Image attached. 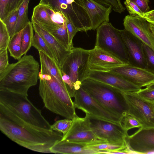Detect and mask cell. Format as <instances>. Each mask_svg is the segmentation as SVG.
Instances as JSON below:
<instances>
[{"label":"cell","instance_id":"42","mask_svg":"<svg viewBox=\"0 0 154 154\" xmlns=\"http://www.w3.org/2000/svg\"><path fill=\"white\" fill-rule=\"evenodd\" d=\"M134 2L143 13L149 11V0H131Z\"/></svg>","mask_w":154,"mask_h":154},{"label":"cell","instance_id":"25","mask_svg":"<svg viewBox=\"0 0 154 154\" xmlns=\"http://www.w3.org/2000/svg\"><path fill=\"white\" fill-rule=\"evenodd\" d=\"M25 0H0V20H4L12 13L19 9Z\"/></svg>","mask_w":154,"mask_h":154},{"label":"cell","instance_id":"3","mask_svg":"<svg viewBox=\"0 0 154 154\" xmlns=\"http://www.w3.org/2000/svg\"><path fill=\"white\" fill-rule=\"evenodd\" d=\"M39 93L45 107L51 112L72 120L75 108L66 85L51 75L39 71Z\"/></svg>","mask_w":154,"mask_h":154},{"label":"cell","instance_id":"7","mask_svg":"<svg viewBox=\"0 0 154 154\" xmlns=\"http://www.w3.org/2000/svg\"><path fill=\"white\" fill-rule=\"evenodd\" d=\"M94 47L103 50L125 63L129 64L127 48L120 30L110 23L102 24L96 29Z\"/></svg>","mask_w":154,"mask_h":154},{"label":"cell","instance_id":"43","mask_svg":"<svg viewBox=\"0 0 154 154\" xmlns=\"http://www.w3.org/2000/svg\"><path fill=\"white\" fill-rule=\"evenodd\" d=\"M150 23L154 25V10L144 13L142 17Z\"/></svg>","mask_w":154,"mask_h":154},{"label":"cell","instance_id":"9","mask_svg":"<svg viewBox=\"0 0 154 154\" xmlns=\"http://www.w3.org/2000/svg\"><path fill=\"white\" fill-rule=\"evenodd\" d=\"M93 132L99 139L106 142L127 145L128 132L120 123L112 122L86 114Z\"/></svg>","mask_w":154,"mask_h":154},{"label":"cell","instance_id":"36","mask_svg":"<svg viewBox=\"0 0 154 154\" xmlns=\"http://www.w3.org/2000/svg\"><path fill=\"white\" fill-rule=\"evenodd\" d=\"M124 4L130 15L142 17L144 13L134 2L131 0H125Z\"/></svg>","mask_w":154,"mask_h":154},{"label":"cell","instance_id":"10","mask_svg":"<svg viewBox=\"0 0 154 154\" xmlns=\"http://www.w3.org/2000/svg\"><path fill=\"white\" fill-rule=\"evenodd\" d=\"M73 97L75 108L82 110L86 114L112 122L120 123L121 119L101 105L81 87L76 90Z\"/></svg>","mask_w":154,"mask_h":154},{"label":"cell","instance_id":"29","mask_svg":"<svg viewBox=\"0 0 154 154\" xmlns=\"http://www.w3.org/2000/svg\"><path fill=\"white\" fill-rule=\"evenodd\" d=\"M67 50H70L66 22L57 29L49 33Z\"/></svg>","mask_w":154,"mask_h":154},{"label":"cell","instance_id":"23","mask_svg":"<svg viewBox=\"0 0 154 154\" xmlns=\"http://www.w3.org/2000/svg\"><path fill=\"white\" fill-rule=\"evenodd\" d=\"M42 73L48 74L61 84L66 85L62 79L61 70L57 62L41 51H38Z\"/></svg>","mask_w":154,"mask_h":154},{"label":"cell","instance_id":"46","mask_svg":"<svg viewBox=\"0 0 154 154\" xmlns=\"http://www.w3.org/2000/svg\"><path fill=\"white\" fill-rule=\"evenodd\" d=\"M117 1L120 7L123 10H125V7H124V6L122 4L120 0H117Z\"/></svg>","mask_w":154,"mask_h":154},{"label":"cell","instance_id":"35","mask_svg":"<svg viewBox=\"0 0 154 154\" xmlns=\"http://www.w3.org/2000/svg\"><path fill=\"white\" fill-rule=\"evenodd\" d=\"M143 47L147 69L154 73V51L143 43Z\"/></svg>","mask_w":154,"mask_h":154},{"label":"cell","instance_id":"16","mask_svg":"<svg viewBox=\"0 0 154 154\" xmlns=\"http://www.w3.org/2000/svg\"><path fill=\"white\" fill-rule=\"evenodd\" d=\"M89 71H109L116 67L128 64L109 53L95 47L89 50Z\"/></svg>","mask_w":154,"mask_h":154},{"label":"cell","instance_id":"38","mask_svg":"<svg viewBox=\"0 0 154 154\" xmlns=\"http://www.w3.org/2000/svg\"><path fill=\"white\" fill-rule=\"evenodd\" d=\"M66 24L68 34L69 49L71 50L74 47L72 43L73 37L79 31L70 21L66 19Z\"/></svg>","mask_w":154,"mask_h":154},{"label":"cell","instance_id":"33","mask_svg":"<svg viewBox=\"0 0 154 154\" xmlns=\"http://www.w3.org/2000/svg\"><path fill=\"white\" fill-rule=\"evenodd\" d=\"M11 37L6 25L0 20V50L8 48Z\"/></svg>","mask_w":154,"mask_h":154},{"label":"cell","instance_id":"37","mask_svg":"<svg viewBox=\"0 0 154 154\" xmlns=\"http://www.w3.org/2000/svg\"><path fill=\"white\" fill-rule=\"evenodd\" d=\"M141 97L147 101L154 104V89L142 88L135 91Z\"/></svg>","mask_w":154,"mask_h":154},{"label":"cell","instance_id":"22","mask_svg":"<svg viewBox=\"0 0 154 154\" xmlns=\"http://www.w3.org/2000/svg\"><path fill=\"white\" fill-rule=\"evenodd\" d=\"M31 22L36 23L47 31L54 29L63 24L54 23L47 11L45 5L39 4L33 8Z\"/></svg>","mask_w":154,"mask_h":154},{"label":"cell","instance_id":"30","mask_svg":"<svg viewBox=\"0 0 154 154\" xmlns=\"http://www.w3.org/2000/svg\"><path fill=\"white\" fill-rule=\"evenodd\" d=\"M35 32L32 46L38 51H42L51 58L55 60L51 51L45 41L38 33Z\"/></svg>","mask_w":154,"mask_h":154},{"label":"cell","instance_id":"2","mask_svg":"<svg viewBox=\"0 0 154 154\" xmlns=\"http://www.w3.org/2000/svg\"><path fill=\"white\" fill-rule=\"evenodd\" d=\"M39 64L31 55H24L0 72V90L28 96V92L38 79Z\"/></svg>","mask_w":154,"mask_h":154},{"label":"cell","instance_id":"8","mask_svg":"<svg viewBox=\"0 0 154 154\" xmlns=\"http://www.w3.org/2000/svg\"><path fill=\"white\" fill-rule=\"evenodd\" d=\"M89 56V50L73 47L61 68L69 76L75 91L81 87L82 82L86 78Z\"/></svg>","mask_w":154,"mask_h":154},{"label":"cell","instance_id":"6","mask_svg":"<svg viewBox=\"0 0 154 154\" xmlns=\"http://www.w3.org/2000/svg\"><path fill=\"white\" fill-rule=\"evenodd\" d=\"M39 4L48 5L61 13L79 31L86 32L92 29L89 17L79 0H40Z\"/></svg>","mask_w":154,"mask_h":154},{"label":"cell","instance_id":"11","mask_svg":"<svg viewBox=\"0 0 154 154\" xmlns=\"http://www.w3.org/2000/svg\"><path fill=\"white\" fill-rule=\"evenodd\" d=\"M123 93L129 107L128 114L140 122L141 128H154L153 104L141 97L135 92Z\"/></svg>","mask_w":154,"mask_h":154},{"label":"cell","instance_id":"15","mask_svg":"<svg viewBox=\"0 0 154 154\" xmlns=\"http://www.w3.org/2000/svg\"><path fill=\"white\" fill-rule=\"evenodd\" d=\"M119 75L141 88L154 82V73L143 68L126 64L110 71Z\"/></svg>","mask_w":154,"mask_h":154},{"label":"cell","instance_id":"32","mask_svg":"<svg viewBox=\"0 0 154 154\" xmlns=\"http://www.w3.org/2000/svg\"><path fill=\"white\" fill-rule=\"evenodd\" d=\"M72 122V120L66 118L58 120L51 125V129L53 131L62 133L64 135L69 130Z\"/></svg>","mask_w":154,"mask_h":154},{"label":"cell","instance_id":"41","mask_svg":"<svg viewBox=\"0 0 154 154\" xmlns=\"http://www.w3.org/2000/svg\"><path fill=\"white\" fill-rule=\"evenodd\" d=\"M8 48L0 50V72L5 69L9 65Z\"/></svg>","mask_w":154,"mask_h":154},{"label":"cell","instance_id":"5","mask_svg":"<svg viewBox=\"0 0 154 154\" xmlns=\"http://www.w3.org/2000/svg\"><path fill=\"white\" fill-rule=\"evenodd\" d=\"M0 104L32 125L52 130L51 125L42 115L41 110L34 105L27 96L0 90Z\"/></svg>","mask_w":154,"mask_h":154},{"label":"cell","instance_id":"28","mask_svg":"<svg viewBox=\"0 0 154 154\" xmlns=\"http://www.w3.org/2000/svg\"><path fill=\"white\" fill-rule=\"evenodd\" d=\"M30 1L25 0L19 10L14 34L22 30L30 22L28 16V7Z\"/></svg>","mask_w":154,"mask_h":154},{"label":"cell","instance_id":"19","mask_svg":"<svg viewBox=\"0 0 154 154\" xmlns=\"http://www.w3.org/2000/svg\"><path fill=\"white\" fill-rule=\"evenodd\" d=\"M85 8L90 19L92 29L95 30L101 25L109 22V17L112 9L93 0H79Z\"/></svg>","mask_w":154,"mask_h":154},{"label":"cell","instance_id":"47","mask_svg":"<svg viewBox=\"0 0 154 154\" xmlns=\"http://www.w3.org/2000/svg\"><path fill=\"white\" fill-rule=\"evenodd\" d=\"M153 110H154V104H153Z\"/></svg>","mask_w":154,"mask_h":154},{"label":"cell","instance_id":"39","mask_svg":"<svg viewBox=\"0 0 154 154\" xmlns=\"http://www.w3.org/2000/svg\"><path fill=\"white\" fill-rule=\"evenodd\" d=\"M105 6H111L115 11L121 13L125 10L119 6L117 0H93Z\"/></svg>","mask_w":154,"mask_h":154},{"label":"cell","instance_id":"4","mask_svg":"<svg viewBox=\"0 0 154 154\" xmlns=\"http://www.w3.org/2000/svg\"><path fill=\"white\" fill-rule=\"evenodd\" d=\"M81 87L101 105L122 120L128 114V104L123 92L119 90L88 78L82 82Z\"/></svg>","mask_w":154,"mask_h":154},{"label":"cell","instance_id":"17","mask_svg":"<svg viewBox=\"0 0 154 154\" xmlns=\"http://www.w3.org/2000/svg\"><path fill=\"white\" fill-rule=\"evenodd\" d=\"M87 78L108 85L123 92H135L141 88L122 76L110 71L89 70Z\"/></svg>","mask_w":154,"mask_h":154},{"label":"cell","instance_id":"27","mask_svg":"<svg viewBox=\"0 0 154 154\" xmlns=\"http://www.w3.org/2000/svg\"><path fill=\"white\" fill-rule=\"evenodd\" d=\"M33 28L32 22H29L23 29L21 38L22 55L26 54L32 46L34 37Z\"/></svg>","mask_w":154,"mask_h":154},{"label":"cell","instance_id":"1","mask_svg":"<svg viewBox=\"0 0 154 154\" xmlns=\"http://www.w3.org/2000/svg\"><path fill=\"white\" fill-rule=\"evenodd\" d=\"M0 130L10 140L30 150L51 153V149L61 140L60 132L32 125L0 104Z\"/></svg>","mask_w":154,"mask_h":154},{"label":"cell","instance_id":"13","mask_svg":"<svg viewBox=\"0 0 154 154\" xmlns=\"http://www.w3.org/2000/svg\"><path fill=\"white\" fill-rule=\"evenodd\" d=\"M129 153H154V128H140L127 139Z\"/></svg>","mask_w":154,"mask_h":154},{"label":"cell","instance_id":"14","mask_svg":"<svg viewBox=\"0 0 154 154\" xmlns=\"http://www.w3.org/2000/svg\"><path fill=\"white\" fill-rule=\"evenodd\" d=\"M150 24L138 16L127 15L123 20L125 29L154 51V38Z\"/></svg>","mask_w":154,"mask_h":154},{"label":"cell","instance_id":"12","mask_svg":"<svg viewBox=\"0 0 154 154\" xmlns=\"http://www.w3.org/2000/svg\"><path fill=\"white\" fill-rule=\"evenodd\" d=\"M72 121L69 129L61 140L87 145L105 142L96 137L85 117L81 118L77 115Z\"/></svg>","mask_w":154,"mask_h":154},{"label":"cell","instance_id":"34","mask_svg":"<svg viewBox=\"0 0 154 154\" xmlns=\"http://www.w3.org/2000/svg\"><path fill=\"white\" fill-rule=\"evenodd\" d=\"M18 9L15 11L3 21L6 25L11 38L15 33V27L18 18Z\"/></svg>","mask_w":154,"mask_h":154},{"label":"cell","instance_id":"18","mask_svg":"<svg viewBox=\"0 0 154 154\" xmlns=\"http://www.w3.org/2000/svg\"><path fill=\"white\" fill-rule=\"evenodd\" d=\"M120 31L127 48L129 64L147 69L143 43L125 29L120 30Z\"/></svg>","mask_w":154,"mask_h":154},{"label":"cell","instance_id":"20","mask_svg":"<svg viewBox=\"0 0 154 154\" xmlns=\"http://www.w3.org/2000/svg\"><path fill=\"white\" fill-rule=\"evenodd\" d=\"M33 29L42 37L51 51L60 68L69 54L70 50H67L56 38L36 23L32 22Z\"/></svg>","mask_w":154,"mask_h":154},{"label":"cell","instance_id":"44","mask_svg":"<svg viewBox=\"0 0 154 154\" xmlns=\"http://www.w3.org/2000/svg\"><path fill=\"white\" fill-rule=\"evenodd\" d=\"M146 88L148 89H154V82L146 87Z\"/></svg>","mask_w":154,"mask_h":154},{"label":"cell","instance_id":"45","mask_svg":"<svg viewBox=\"0 0 154 154\" xmlns=\"http://www.w3.org/2000/svg\"><path fill=\"white\" fill-rule=\"evenodd\" d=\"M150 26L151 30L152 31V35L154 38V25L152 24H150Z\"/></svg>","mask_w":154,"mask_h":154},{"label":"cell","instance_id":"48","mask_svg":"<svg viewBox=\"0 0 154 154\" xmlns=\"http://www.w3.org/2000/svg\"></svg>","mask_w":154,"mask_h":154},{"label":"cell","instance_id":"26","mask_svg":"<svg viewBox=\"0 0 154 154\" xmlns=\"http://www.w3.org/2000/svg\"><path fill=\"white\" fill-rule=\"evenodd\" d=\"M23 29L15 34L11 38L8 49L10 56L15 59L19 60L22 57L21 38Z\"/></svg>","mask_w":154,"mask_h":154},{"label":"cell","instance_id":"24","mask_svg":"<svg viewBox=\"0 0 154 154\" xmlns=\"http://www.w3.org/2000/svg\"><path fill=\"white\" fill-rule=\"evenodd\" d=\"M87 147L98 154L101 151L110 152L109 154L126 153L127 145L104 142L88 145Z\"/></svg>","mask_w":154,"mask_h":154},{"label":"cell","instance_id":"40","mask_svg":"<svg viewBox=\"0 0 154 154\" xmlns=\"http://www.w3.org/2000/svg\"><path fill=\"white\" fill-rule=\"evenodd\" d=\"M62 79L66 84L67 88L71 97H74L75 90L74 88L73 84L69 76L61 70Z\"/></svg>","mask_w":154,"mask_h":154},{"label":"cell","instance_id":"31","mask_svg":"<svg viewBox=\"0 0 154 154\" xmlns=\"http://www.w3.org/2000/svg\"><path fill=\"white\" fill-rule=\"evenodd\" d=\"M120 124L126 131L135 128H140L142 127V124L135 118L128 114L122 119Z\"/></svg>","mask_w":154,"mask_h":154},{"label":"cell","instance_id":"21","mask_svg":"<svg viewBox=\"0 0 154 154\" xmlns=\"http://www.w3.org/2000/svg\"><path fill=\"white\" fill-rule=\"evenodd\" d=\"M87 145L62 140L58 141L51 148V153L58 154H98L87 147Z\"/></svg>","mask_w":154,"mask_h":154}]
</instances>
